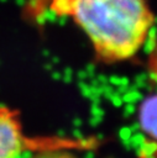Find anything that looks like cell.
Masks as SVG:
<instances>
[{"label": "cell", "mask_w": 157, "mask_h": 158, "mask_svg": "<svg viewBox=\"0 0 157 158\" xmlns=\"http://www.w3.org/2000/svg\"><path fill=\"white\" fill-rule=\"evenodd\" d=\"M49 9L69 16L85 33L96 59L108 64L134 58L156 21L147 0H51Z\"/></svg>", "instance_id": "obj_1"}, {"label": "cell", "mask_w": 157, "mask_h": 158, "mask_svg": "<svg viewBox=\"0 0 157 158\" xmlns=\"http://www.w3.org/2000/svg\"><path fill=\"white\" fill-rule=\"evenodd\" d=\"M20 112L0 105V158H17L27 148Z\"/></svg>", "instance_id": "obj_2"}, {"label": "cell", "mask_w": 157, "mask_h": 158, "mask_svg": "<svg viewBox=\"0 0 157 158\" xmlns=\"http://www.w3.org/2000/svg\"><path fill=\"white\" fill-rule=\"evenodd\" d=\"M138 123L147 136L157 139V94L142 101L138 109Z\"/></svg>", "instance_id": "obj_3"}, {"label": "cell", "mask_w": 157, "mask_h": 158, "mask_svg": "<svg viewBox=\"0 0 157 158\" xmlns=\"http://www.w3.org/2000/svg\"><path fill=\"white\" fill-rule=\"evenodd\" d=\"M31 158H79L77 154L66 149H42L36 152Z\"/></svg>", "instance_id": "obj_4"}]
</instances>
